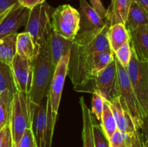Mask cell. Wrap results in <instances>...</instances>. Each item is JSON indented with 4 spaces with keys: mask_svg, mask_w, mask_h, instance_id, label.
Here are the masks:
<instances>
[{
    "mask_svg": "<svg viewBox=\"0 0 148 147\" xmlns=\"http://www.w3.org/2000/svg\"><path fill=\"white\" fill-rule=\"evenodd\" d=\"M108 26L79 33L72 40L67 75L74 89L92 93L94 89V54L112 50L107 37Z\"/></svg>",
    "mask_w": 148,
    "mask_h": 147,
    "instance_id": "obj_1",
    "label": "cell"
},
{
    "mask_svg": "<svg viewBox=\"0 0 148 147\" xmlns=\"http://www.w3.org/2000/svg\"><path fill=\"white\" fill-rule=\"evenodd\" d=\"M32 80L29 96L33 104H39L47 97L56 69L51 63L49 38L32 60Z\"/></svg>",
    "mask_w": 148,
    "mask_h": 147,
    "instance_id": "obj_2",
    "label": "cell"
},
{
    "mask_svg": "<svg viewBox=\"0 0 148 147\" xmlns=\"http://www.w3.org/2000/svg\"><path fill=\"white\" fill-rule=\"evenodd\" d=\"M53 10L54 8L45 1L30 11L27 23L25 25V32L28 33L33 40L36 56L50 37L52 31L51 15Z\"/></svg>",
    "mask_w": 148,
    "mask_h": 147,
    "instance_id": "obj_3",
    "label": "cell"
},
{
    "mask_svg": "<svg viewBox=\"0 0 148 147\" xmlns=\"http://www.w3.org/2000/svg\"><path fill=\"white\" fill-rule=\"evenodd\" d=\"M32 102L28 94L17 92L13 95L10 118L12 147H17L22 135L28 128H31Z\"/></svg>",
    "mask_w": 148,
    "mask_h": 147,
    "instance_id": "obj_4",
    "label": "cell"
},
{
    "mask_svg": "<svg viewBox=\"0 0 148 147\" xmlns=\"http://www.w3.org/2000/svg\"><path fill=\"white\" fill-rule=\"evenodd\" d=\"M129 80L135 95L143 117L147 120L148 115V63L141 62L132 50V56L127 67Z\"/></svg>",
    "mask_w": 148,
    "mask_h": 147,
    "instance_id": "obj_5",
    "label": "cell"
},
{
    "mask_svg": "<svg viewBox=\"0 0 148 147\" xmlns=\"http://www.w3.org/2000/svg\"><path fill=\"white\" fill-rule=\"evenodd\" d=\"M114 60L116 66L119 86V100L123 109L128 112L136 128L139 131L144 130L146 120L143 117L141 108L139 105L129 80L126 69L121 64L114 55Z\"/></svg>",
    "mask_w": 148,
    "mask_h": 147,
    "instance_id": "obj_6",
    "label": "cell"
},
{
    "mask_svg": "<svg viewBox=\"0 0 148 147\" xmlns=\"http://www.w3.org/2000/svg\"><path fill=\"white\" fill-rule=\"evenodd\" d=\"M79 12L69 4L54 9L51 15L52 30L69 40H73L79 31Z\"/></svg>",
    "mask_w": 148,
    "mask_h": 147,
    "instance_id": "obj_7",
    "label": "cell"
},
{
    "mask_svg": "<svg viewBox=\"0 0 148 147\" xmlns=\"http://www.w3.org/2000/svg\"><path fill=\"white\" fill-rule=\"evenodd\" d=\"M94 89L108 102L119 97V86L115 60L95 76Z\"/></svg>",
    "mask_w": 148,
    "mask_h": 147,
    "instance_id": "obj_8",
    "label": "cell"
},
{
    "mask_svg": "<svg viewBox=\"0 0 148 147\" xmlns=\"http://www.w3.org/2000/svg\"><path fill=\"white\" fill-rule=\"evenodd\" d=\"M69 53L64 56L55 69L51 83L50 89L48 93L51 109L52 118L53 122L56 123L57 118L58 110H59V104H60L61 97H62V91L64 89L65 79L67 76L68 63H69Z\"/></svg>",
    "mask_w": 148,
    "mask_h": 147,
    "instance_id": "obj_9",
    "label": "cell"
},
{
    "mask_svg": "<svg viewBox=\"0 0 148 147\" xmlns=\"http://www.w3.org/2000/svg\"><path fill=\"white\" fill-rule=\"evenodd\" d=\"M17 92L30 93L32 80V60L23 59L16 54L10 66Z\"/></svg>",
    "mask_w": 148,
    "mask_h": 147,
    "instance_id": "obj_10",
    "label": "cell"
},
{
    "mask_svg": "<svg viewBox=\"0 0 148 147\" xmlns=\"http://www.w3.org/2000/svg\"><path fill=\"white\" fill-rule=\"evenodd\" d=\"M30 11L19 4L13 6L0 23V39L10 35L17 34V30L27 23Z\"/></svg>",
    "mask_w": 148,
    "mask_h": 147,
    "instance_id": "obj_11",
    "label": "cell"
},
{
    "mask_svg": "<svg viewBox=\"0 0 148 147\" xmlns=\"http://www.w3.org/2000/svg\"><path fill=\"white\" fill-rule=\"evenodd\" d=\"M128 32L130 44L136 57L148 63V25H143Z\"/></svg>",
    "mask_w": 148,
    "mask_h": 147,
    "instance_id": "obj_12",
    "label": "cell"
},
{
    "mask_svg": "<svg viewBox=\"0 0 148 147\" xmlns=\"http://www.w3.org/2000/svg\"><path fill=\"white\" fill-rule=\"evenodd\" d=\"M79 14L80 17L79 33L90 31L106 24V20L99 16L86 0H79Z\"/></svg>",
    "mask_w": 148,
    "mask_h": 147,
    "instance_id": "obj_13",
    "label": "cell"
},
{
    "mask_svg": "<svg viewBox=\"0 0 148 147\" xmlns=\"http://www.w3.org/2000/svg\"><path fill=\"white\" fill-rule=\"evenodd\" d=\"M108 103L114 114L117 129L119 131L130 135H136L140 133V131L136 128L130 114L121 107L119 97L111 102H108Z\"/></svg>",
    "mask_w": 148,
    "mask_h": 147,
    "instance_id": "obj_14",
    "label": "cell"
},
{
    "mask_svg": "<svg viewBox=\"0 0 148 147\" xmlns=\"http://www.w3.org/2000/svg\"><path fill=\"white\" fill-rule=\"evenodd\" d=\"M133 0H111L106 10V22L108 27L116 24H125L129 10Z\"/></svg>",
    "mask_w": 148,
    "mask_h": 147,
    "instance_id": "obj_15",
    "label": "cell"
},
{
    "mask_svg": "<svg viewBox=\"0 0 148 147\" xmlns=\"http://www.w3.org/2000/svg\"><path fill=\"white\" fill-rule=\"evenodd\" d=\"M72 40H69L52 30L49 37L50 54L51 63L54 68L56 67L61 59L70 52Z\"/></svg>",
    "mask_w": 148,
    "mask_h": 147,
    "instance_id": "obj_16",
    "label": "cell"
},
{
    "mask_svg": "<svg viewBox=\"0 0 148 147\" xmlns=\"http://www.w3.org/2000/svg\"><path fill=\"white\" fill-rule=\"evenodd\" d=\"M79 105L82 116V138L83 147H95L92 133V115L82 97L79 98Z\"/></svg>",
    "mask_w": 148,
    "mask_h": 147,
    "instance_id": "obj_17",
    "label": "cell"
},
{
    "mask_svg": "<svg viewBox=\"0 0 148 147\" xmlns=\"http://www.w3.org/2000/svg\"><path fill=\"white\" fill-rule=\"evenodd\" d=\"M107 37L110 47L114 52L130 41L128 32L124 24H116L108 27Z\"/></svg>",
    "mask_w": 148,
    "mask_h": 147,
    "instance_id": "obj_18",
    "label": "cell"
},
{
    "mask_svg": "<svg viewBox=\"0 0 148 147\" xmlns=\"http://www.w3.org/2000/svg\"><path fill=\"white\" fill-rule=\"evenodd\" d=\"M125 27L127 31L134 30L143 25H148V14L133 0L129 10Z\"/></svg>",
    "mask_w": 148,
    "mask_h": 147,
    "instance_id": "obj_19",
    "label": "cell"
},
{
    "mask_svg": "<svg viewBox=\"0 0 148 147\" xmlns=\"http://www.w3.org/2000/svg\"><path fill=\"white\" fill-rule=\"evenodd\" d=\"M16 54L23 59L33 60L36 56L35 46L30 35L26 32L17 33Z\"/></svg>",
    "mask_w": 148,
    "mask_h": 147,
    "instance_id": "obj_20",
    "label": "cell"
},
{
    "mask_svg": "<svg viewBox=\"0 0 148 147\" xmlns=\"http://www.w3.org/2000/svg\"><path fill=\"white\" fill-rule=\"evenodd\" d=\"M17 34H12L0 39V61L11 66L16 55Z\"/></svg>",
    "mask_w": 148,
    "mask_h": 147,
    "instance_id": "obj_21",
    "label": "cell"
},
{
    "mask_svg": "<svg viewBox=\"0 0 148 147\" xmlns=\"http://www.w3.org/2000/svg\"><path fill=\"white\" fill-rule=\"evenodd\" d=\"M107 138H109L117 130L116 123L109 103L103 99V110L101 122L99 124Z\"/></svg>",
    "mask_w": 148,
    "mask_h": 147,
    "instance_id": "obj_22",
    "label": "cell"
},
{
    "mask_svg": "<svg viewBox=\"0 0 148 147\" xmlns=\"http://www.w3.org/2000/svg\"><path fill=\"white\" fill-rule=\"evenodd\" d=\"M5 91H9L12 94L17 92L11 67L0 61V95Z\"/></svg>",
    "mask_w": 148,
    "mask_h": 147,
    "instance_id": "obj_23",
    "label": "cell"
},
{
    "mask_svg": "<svg viewBox=\"0 0 148 147\" xmlns=\"http://www.w3.org/2000/svg\"><path fill=\"white\" fill-rule=\"evenodd\" d=\"M13 95L9 91L0 95V130L10 123Z\"/></svg>",
    "mask_w": 148,
    "mask_h": 147,
    "instance_id": "obj_24",
    "label": "cell"
},
{
    "mask_svg": "<svg viewBox=\"0 0 148 147\" xmlns=\"http://www.w3.org/2000/svg\"><path fill=\"white\" fill-rule=\"evenodd\" d=\"M92 133H93L94 146L110 147L108 139L104 134L101 125L97 123L92 117Z\"/></svg>",
    "mask_w": 148,
    "mask_h": 147,
    "instance_id": "obj_25",
    "label": "cell"
},
{
    "mask_svg": "<svg viewBox=\"0 0 148 147\" xmlns=\"http://www.w3.org/2000/svg\"><path fill=\"white\" fill-rule=\"evenodd\" d=\"M103 110V98L98 92L94 91L92 92L91 113L93 114L99 124L101 122Z\"/></svg>",
    "mask_w": 148,
    "mask_h": 147,
    "instance_id": "obj_26",
    "label": "cell"
},
{
    "mask_svg": "<svg viewBox=\"0 0 148 147\" xmlns=\"http://www.w3.org/2000/svg\"><path fill=\"white\" fill-rule=\"evenodd\" d=\"M116 58L121 63V64L126 68L130 62L132 56V48L130 41L121 46L116 51L114 52Z\"/></svg>",
    "mask_w": 148,
    "mask_h": 147,
    "instance_id": "obj_27",
    "label": "cell"
},
{
    "mask_svg": "<svg viewBox=\"0 0 148 147\" xmlns=\"http://www.w3.org/2000/svg\"><path fill=\"white\" fill-rule=\"evenodd\" d=\"M17 147H37L31 128L25 131Z\"/></svg>",
    "mask_w": 148,
    "mask_h": 147,
    "instance_id": "obj_28",
    "label": "cell"
},
{
    "mask_svg": "<svg viewBox=\"0 0 148 147\" xmlns=\"http://www.w3.org/2000/svg\"><path fill=\"white\" fill-rule=\"evenodd\" d=\"M90 1V5L101 17L105 20L106 16V9L103 4L101 0H89Z\"/></svg>",
    "mask_w": 148,
    "mask_h": 147,
    "instance_id": "obj_29",
    "label": "cell"
},
{
    "mask_svg": "<svg viewBox=\"0 0 148 147\" xmlns=\"http://www.w3.org/2000/svg\"><path fill=\"white\" fill-rule=\"evenodd\" d=\"M45 1L46 0H17V2L20 5L30 10Z\"/></svg>",
    "mask_w": 148,
    "mask_h": 147,
    "instance_id": "obj_30",
    "label": "cell"
},
{
    "mask_svg": "<svg viewBox=\"0 0 148 147\" xmlns=\"http://www.w3.org/2000/svg\"><path fill=\"white\" fill-rule=\"evenodd\" d=\"M17 4V0H0V14Z\"/></svg>",
    "mask_w": 148,
    "mask_h": 147,
    "instance_id": "obj_31",
    "label": "cell"
},
{
    "mask_svg": "<svg viewBox=\"0 0 148 147\" xmlns=\"http://www.w3.org/2000/svg\"><path fill=\"white\" fill-rule=\"evenodd\" d=\"M1 147H12L11 133H10V126H9V125H7V128H6L5 135H4V140H3Z\"/></svg>",
    "mask_w": 148,
    "mask_h": 147,
    "instance_id": "obj_32",
    "label": "cell"
},
{
    "mask_svg": "<svg viewBox=\"0 0 148 147\" xmlns=\"http://www.w3.org/2000/svg\"><path fill=\"white\" fill-rule=\"evenodd\" d=\"M142 9L148 14V0H134Z\"/></svg>",
    "mask_w": 148,
    "mask_h": 147,
    "instance_id": "obj_33",
    "label": "cell"
},
{
    "mask_svg": "<svg viewBox=\"0 0 148 147\" xmlns=\"http://www.w3.org/2000/svg\"><path fill=\"white\" fill-rule=\"evenodd\" d=\"M6 128H7V125L0 130V147H1V145H2V143H3V140H4V135H5Z\"/></svg>",
    "mask_w": 148,
    "mask_h": 147,
    "instance_id": "obj_34",
    "label": "cell"
},
{
    "mask_svg": "<svg viewBox=\"0 0 148 147\" xmlns=\"http://www.w3.org/2000/svg\"><path fill=\"white\" fill-rule=\"evenodd\" d=\"M12 8L9 9V10H7V11L4 12H3V13H1V14H0V23H1V22L2 21L3 19H4V17H5L6 16H7V14H8L9 12H10V10H11Z\"/></svg>",
    "mask_w": 148,
    "mask_h": 147,
    "instance_id": "obj_35",
    "label": "cell"
},
{
    "mask_svg": "<svg viewBox=\"0 0 148 147\" xmlns=\"http://www.w3.org/2000/svg\"><path fill=\"white\" fill-rule=\"evenodd\" d=\"M140 147H147V141H143V142L142 143L141 146H140Z\"/></svg>",
    "mask_w": 148,
    "mask_h": 147,
    "instance_id": "obj_36",
    "label": "cell"
},
{
    "mask_svg": "<svg viewBox=\"0 0 148 147\" xmlns=\"http://www.w3.org/2000/svg\"><path fill=\"white\" fill-rule=\"evenodd\" d=\"M67 1H69V0H67Z\"/></svg>",
    "mask_w": 148,
    "mask_h": 147,
    "instance_id": "obj_37",
    "label": "cell"
}]
</instances>
